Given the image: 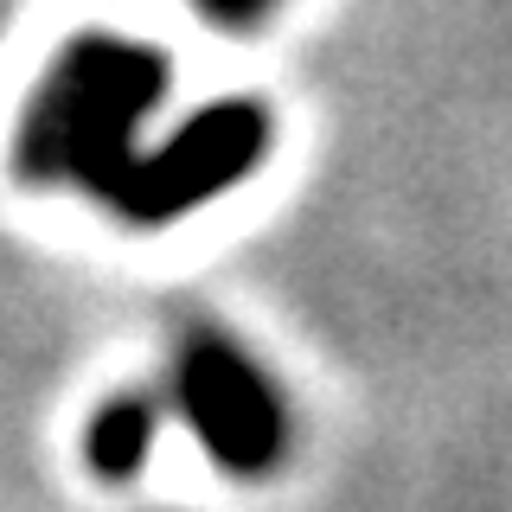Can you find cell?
<instances>
[{"label":"cell","mask_w":512,"mask_h":512,"mask_svg":"<svg viewBox=\"0 0 512 512\" xmlns=\"http://www.w3.org/2000/svg\"><path fill=\"white\" fill-rule=\"evenodd\" d=\"M154 429H160V410L148 397H116V404L96 410L90 436H84V455L103 480H135L141 461L154 448Z\"/></svg>","instance_id":"4"},{"label":"cell","mask_w":512,"mask_h":512,"mask_svg":"<svg viewBox=\"0 0 512 512\" xmlns=\"http://www.w3.org/2000/svg\"><path fill=\"white\" fill-rule=\"evenodd\" d=\"M160 96H167V58L154 45L90 32L32 90L13 167L32 186H84L90 199H109L141 160L135 128L160 109Z\"/></svg>","instance_id":"1"},{"label":"cell","mask_w":512,"mask_h":512,"mask_svg":"<svg viewBox=\"0 0 512 512\" xmlns=\"http://www.w3.org/2000/svg\"><path fill=\"white\" fill-rule=\"evenodd\" d=\"M263 154H269V109L256 96H224L192 122H180L160 148L141 154L103 205L128 224H173L199 212L205 199L231 192L244 173H256Z\"/></svg>","instance_id":"2"},{"label":"cell","mask_w":512,"mask_h":512,"mask_svg":"<svg viewBox=\"0 0 512 512\" xmlns=\"http://www.w3.org/2000/svg\"><path fill=\"white\" fill-rule=\"evenodd\" d=\"M192 7H199L205 20H218V26H250V20H263L276 0H192Z\"/></svg>","instance_id":"5"},{"label":"cell","mask_w":512,"mask_h":512,"mask_svg":"<svg viewBox=\"0 0 512 512\" xmlns=\"http://www.w3.org/2000/svg\"><path fill=\"white\" fill-rule=\"evenodd\" d=\"M180 410L192 423V436L205 442V455L224 474H269L288 442V416L276 384L256 372V359L244 346H231L224 333H192L180 352Z\"/></svg>","instance_id":"3"}]
</instances>
